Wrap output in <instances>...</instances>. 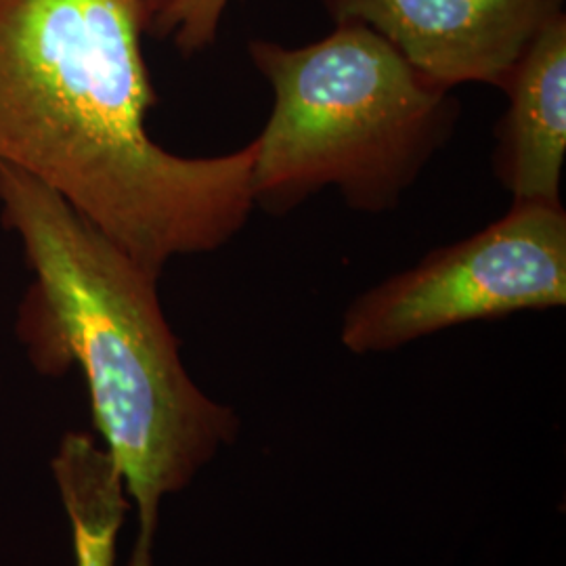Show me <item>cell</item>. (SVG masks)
I'll return each mask as SVG.
<instances>
[{
  "label": "cell",
  "mask_w": 566,
  "mask_h": 566,
  "mask_svg": "<svg viewBox=\"0 0 566 566\" xmlns=\"http://www.w3.org/2000/svg\"><path fill=\"white\" fill-rule=\"evenodd\" d=\"M229 2L231 0H175L154 21L149 34L172 39L187 57L196 55L217 41Z\"/></svg>",
  "instance_id": "cell-7"
},
{
  "label": "cell",
  "mask_w": 566,
  "mask_h": 566,
  "mask_svg": "<svg viewBox=\"0 0 566 566\" xmlns=\"http://www.w3.org/2000/svg\"><path fill=\"white\" fill-rule=\"evenodd\" d=\"M334 23L359 21L430 81L502 88L565 0H319Z\"/></svg>",
  "instance_id": "cell-5"
},
{
  "label": "cell",
  "mask_w": 566,
  "mask_h": 566,
  "mask_svg": "<svg viewBox=\"0 0 566 566\" xmlns=\"http://www.w3.org/2000/svg\"><path fill=\"white\" fill-rule=\"evenodd\" d=\"M248 57L273 97L252 142L254 210L287 214L332 187L355 212H390L455 135V93L359 21L304 46L252 39Z\"/></svg>",
  "instance_id": "cell-3"
},
{
  "label": "cell",
  "mask_w": 566,
  "mask_h": 566,
  "mask_svg": "<svg viewBox=\"0 0 566 566\" xmlns=\"http://www.w3.org/2000/svg\"><path fill=\"white\" fill-rule=\"evenodd\" d=\"M0 217L32 271L21 340L46 374L81 367L105 455L137 506L126 566H154L164 497L238 439L240 418L185 369L158 296L160 275L57 193L7 166H0Z\"/></svg>",
  "instance_id": "cell-2"
},
{
  "label": "cell",
  "mask_w": 566,
  "mask_h": 566,
  "mask_svg": "<svg viewBox=\"0 0 566 566\" xmlns=\"http://www.w3.org/2000/svg\"><path fill=\"white\" fill-rule=\"evenodd\" d=\"M175 0H145L147 9H149V15H151V23H149V30L154 25V21L158 20L163 15L164 11L172 4Z\"/></svg>",
  "instance_id": "cell-8"
},
{
  "label": "cell",
  "mask_w": 566,
  "mask_h": 566,
  "mask_svg": "<svg viewBox=\"0 0 566 566\" xmlns=\"http://www.w3.org/2000/svg\"><path fill=\"white\" fill-rule=\"evenodd\" d=\"M493 172L512 202L563 203L566 156V13L531 41L502 84Z\"/></svg>",
  "instance_id": "cell-6"
},
{
  "label": "cell",
  "mask_w": 566,
  "mask_h": 566,
  "mask_svg": "<svg viewBox=\"0 0 566 566\" xmlns=\"http://www.w3.org/2000/svg\"><path fill=\"white\" fill-rule=\"evenodd\" d=\"M149 23L145 0H0V166L163 275L245 227L254 147L191 158L149 135Z\"/></svg>",
  "instance_id": "cell-1"
},
{
  "label": "cell",
  "mask_w": 566,
  "mask_h": 566,
  "mask_svg": "<svg viewBox=\"0 0 566 566\" xmlns=\"http://www.w3.org/2000/svg\"><path fill=\"white\" fill-rule=\"evenodd\" d=\"M565 303V206L512 202L479 233L359 294L344 311L340 340L355 355L392 353L455 325Z\"/></svg>",
  "instance_id": "cell-4"
}]
</instances>
